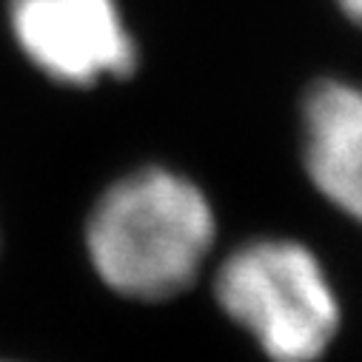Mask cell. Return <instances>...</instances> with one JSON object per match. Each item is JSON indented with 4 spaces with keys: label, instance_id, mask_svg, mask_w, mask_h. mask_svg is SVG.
<instances>
[{
    "label": "cell",
    "instance_id": "1",
    "mask_svg": "<svg viewBox=\"0 0 362 362\" xmlns=\"http://www.w3.org/2000/svg\"><path fill=\"white\" fill-rule=\"evenodd\" d=\"M214 214L206 194L165 168L115 183L86 226L100 280L123 297L157 303L186 291L211 251Z\"/></svg>",
    "mask_w": 362,
    "mask_h": 362
},
{
    "label": "cell",
    "instance_id": "2",
    "mask_svg": "<svg viewBox=\"0 0 362 362\" xmlns=\"http://www.w3.org/2000/svg\"><path fill=\"white\" fill-rule=\"evenodd\" d=\"M214 294L274 362H317L339 325L322 265L291 240H254L228 254Z\"/></svg>",
    "mask_w": 362,
    "mask_h": 362
},
{
    "label": "cell",
    "instance_id": "3",
    "mask_svg": "<svg viewBox=\"0 0 362 362\" xmlns=\"http://www.w3.org/2000/svg\"><path fill=\"white\" fill-rule=\"evenodd\" d=\"M12 29L26 57L69 86L126 77L137 63L115 0H12Z\"/></svg>",
    "mask_w": 362,
    "mask_h": 362
},
{
    "label": "cell",
    "instance_id": "4",
    "mask_svg": "<svg viewBox=\"0 0 362 362\" xmlns=\"http://www.w3.org/2000/svg\"><path fill=\"white\" fill-rule=\"evenodd\" d=\"M305 168L314 186L362 223V88L322 80L303 109Z\"/></svg>",
    "mask_w": 362,
    "mask_h": 362
},
{
    "label": "cell",
    "instance_id": "5",
    "mask_svg": "<svg viewBox=\"0 0 362 362\" xmlns=\"http://www.w3.org/2000/svg\"><path fill=\"white\" fill-rule=\"evenodd\" d=\"M339 6L345 9V15L362 26V0H339Z\"/></svg>",
    "mask_w": 362,
    "mask_h": 362
}]
</instances>
